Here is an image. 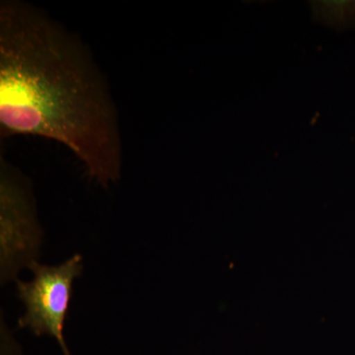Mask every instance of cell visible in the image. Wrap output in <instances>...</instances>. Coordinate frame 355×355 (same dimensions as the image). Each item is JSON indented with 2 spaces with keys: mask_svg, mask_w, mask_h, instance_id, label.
<instances>
[{
  "mask_svg": "<svg viewBox=\"0 0 355 355\" xmlns=\"http://www.w3.org/2000/svg\"><path fill=\"white\" fill-rule=\"evenodd\" d=\"M2 139L38 135L69 147L104 188L121 172L113 102L76 36L24 2L0 4Z\"/></svg>",
  "mask_w": 355,
  "mask_h": 355,
  "instance_id": "obj_1",
  "label": "cell"
},
{
  "mask_svg": "<svg viewBox=\"0 0 355 355\" xmlns=\"http://www.w3.org/2000/svg\"><path fill=\"white\" fill-rule=\"evenodd\" d=\"M1 345L2 355H20L18 343L14 340L8 328L3 324V321L1 322Z\"/></svg>",
  "mask_w": 355,
  "mask_h": 355,
  "instance_id": "obj_5",
  "label": "cell"
},
{
  "mask_svg": "<svg viewBox=\"0 0 355 355\" xmlns=\"http://www.w3.org/2000/svg\"><path fill=\"white\" fill-rule=\"evenodd\" d=\"M313 19L338 31L355 28V1L312 2Z\"/></svg>",
  "mask_w": 355,
  "mask_h": 355,
  "instance_id": "obj_4",
  "label": "cell"
},
{
  "mask_svg": "<svg viewBox=\"0 0 355 355\" xmlns=\"http://www.w3.org/2000/svg\"><path fill=\"white\" fill-rule=\"evenodd\" d=\"M83 268V257L76 254L58 266L41 265L38 261L29 268L34 275L30 282H16L18 298L25 305L18 327L37 336L55 338L64 355H70L64 329L74 280L81 277Z\"/></svg>",
  "mask_w": 355,
  "mask_h": 355,
  "instance_id": "obj_3",
  "label": "cell"
},
{
  "mask_svg": "<svg viewBox=\"0 0 355 355\" xmlns=\"http://www.w3.org/2000/svg\"><path fill=\"white\" fill-rule=\"evenodd\" d=\"M44 230L27 180L1 159L0 164V282H17L24 268L38 263Z\"/></svg>",
  "mask_w": 355,
  "mask_h": 355,
  "instance_id": "obj_2",
  "label": "cell"
}]
</instances>
